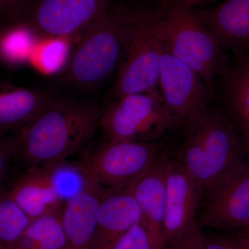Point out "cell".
<instances>
[{"instance_id":"cell-1","label":"cell","mask_w":249,"mask_h":249,"mask_svg":"<svg viewBox=\"0 0 249 249\" xmlns=\"http://www.w3.org/2000/svg\"><path fill=\"white\" fill-rule=\"evenodd\" d=\"M102 111L96 103L54 98L20 129L17 155L29 168L61 163L91 140Z\"/></svg>"},{"instance_id":"cell-2","label":"cell","mask_w":249,"mask_h":249,"mask_svg":"<svg viewBox=\"0 0 249 249\" xmlns=\"http://www.w3.org/2000/svg\"><path fill=\"white\" fill-rule=\"evenodd\" d=\"M184 127L178 162L208 193L244 163L242 145L231 121L219 108L209 106Z\"/></svg>"},{"instance_id":"cell-3","label":"cell","mask_w":249,"mask_h":249,"mask_svg":"<svg viewBox=\"0 0 249 249\" xmlns=\"http://www.w3.org/2000/svg\"><path fill=\"white\" fill-rule=\"evenodd\" d=\"M134 15L125 6L111 7L82 33L65 69L67 83L89 88L112 74L124 60Z\"/></svg>"},{"instance_id":"cell-4","label":"cell","mask_w":249,"mask_h":249,"mask_svg":"<svg viewBox=\"0 0 249 249\" xmlns=\"http://www.w3.org/2000/svg\"><path fill=\"white\" fill-rule=\"evenodd\" d=\"M153 24L163 51L191 67L214 91V79L225 76L232 62L200 16L174 3L154 14Z\"/></svg>"},{"instance_id":"cell-5","label":"cell","mask_w":249,"mask_h":249,"mask_svg":"<svg viewBox=\"0 0 249 249\" xmlns=\"http://www.w3.org/2000/svg\"><path fill=\"white\" fill-rule=\"evenodd\" d=\"M161 146L147 142H111L83 160L77 168L85 181L104 192L127 190L158 158Z\"/></svg>"},{"instance_id":"cell-6","label":"cell","mask_w":249,"mask_h":249,"mask_svg":"<svg viewBox=\"0 0 249 249\" xmlns=\"http://www.w3.org/2000/svg\"><path fill=\"white\" fill-rule=\"evenodd\" d=\"M103 110L100 127L111 142H146L174 125L161 95L156 89L116 98Z\"/></svg>"},{"instance_id":"cell-7","label":"cell","mask_w":249,"mask_h":249,"mask_svg":"<svg viewBox=\"0 0 249 249\" xmlns=\"http://www.w3.org/2000/svg\"><path fill=\"white\" fill-rule=\"evenodd\" d=\"M154 14L135 10L133 27L111 96L149 92L160 83L163 49L156 35Z\"/></svg>"},{"instance_id":"cell-8","label":"cell","mask_w":249,"mask_h":249,"mask_svg":"<svg viewBox=\"0 0 249 249\" xmlns=\"http://www.w3.org/2000/svg\"><path fill=\"white\" fill-rule=\"evenodd\" d=\"M159 85L174 125H185L196 119L214 98V91L194 70L163 49Z\"/></svg>"},{"instance_id":"cell-9","label":"cell","mask_w":249,"mask_h":249,"mask_svg":"<svg viewBox=\"0 0 249 249\" xmlns=\"http://www.w3.org/2000/svg\"><path fill=\"white\" fill-rule=\"evenodd\" d=\"M112 0H37L26 20L36 34L65 39L83 33L111 8Z\"/></svg>"},{"instance_id":"cell-10","label":"cell","mask_w":249,"mask_h":249,"mask_svg":"<svg viewBox=\"0 0 249 249\" xmlns=\"http://www.w3.org/2000/svg\"><path fill=\"white\" fill-rule=\"evenodd\" d=\"M204 193L183 165L170 161L167 179L163 239L166 249L200 233L196 213Z\"/></svg>"},{"instance_id":"cell-11","label":"cell","mask_w":249,"mask_h":249,"mask_svg":"<svg viewBox=\"0 0 249 249\" xmlns=\"http://www.w3.org/2000/svg\"><path fill=\"white\" fill-rule=\"evenodd\" d=\"M200 224L213 229L249 225V163L245 162L208 192Z\"/></svg>"},{"instance_id":"cell-12","label":"cell","mask_w":249,"mask_h":249,"mask_svg":"<svg viewBox=\"0 0 249 249\" xmlns=\"http://www.w3.org/2000/svg\"><path fill=\"white\" fill-rule=\"evenodd\" d=\"M170 161L158 157L152 166L127 189L138 202L142 211V223L149 236L152 249H166L163 239V223Z\"/></svg>"},{"instance_id":"cell-13","label":"cell","mask_w":249,"mask_h":249,"mask_svg":"<svg viewBox=\"0 0 249 249\" xmlns=\"http://www.w3.org/2000/svg\"><path fill=\"white\" fill-rule=\"evenodd\" d=\"M53 169L54 165L29 168L9 191L31 222L63 208L65 199L58 191Z\"/></svg>"},{"instance_id":"cell-14","label":"cell","mask_w":249,"mask_h":249,"mask_svg":"<svg viewBox=\"0 0 249 249\" xmlns=\"http://www.w3.org/2000/svg\"><path fill=\"white\" fill-rule=\"evenodd\" d=\"M85 182L81 191L67 199L62 208L64 249H93L98 208L104 191Z\"/></svg>"},{"instance_id":"cell-15","label":"cell","mask_w":249,"mask_h":249,"mask_svg":"<svg viewBox=\"0 0 249 249\" xmlns=\"http://www.w3.org/2000/svg\"><path fill=\"white\" fill-rule=\"evenodd\" d=\"M142 222V211L129 190L104 192L98 208L93 249H112L121 236Z\"/></svg>"},{"instance_id":"cell-16","label":"cell","mask_w":249,"mask_h":249,"mask_svg":"<svg viewBox=\"0 0 249 249\" xmlns=\"http://www.w3.org/2000/svg\"><path fill=\"white\" fill-rule=\"evenodd\" d=\"M201 19L224 52L235 59L249 55V0H225Z\"/></svg>"},{"instance_id":"cell-17","label":"cell","mask_w":249,"mask_h":249,"mask_svg":"<svg viewBox=\"0 0 249 249\" xmlns=\"http://www.w3.org/2000/svg\"><path fill=\"white\" fill-rule=\"evenodd\" d=\"M54 98L41 90L0 82V137L22 129Z\"/></svg>"},{"instance_id":"cell-18","label":"cell","mask_w":249,"mask_h":249,"mask_svg":"<svg viewBox=\"0 0 249 249\" xmlns=\"http://www.w3.org/2000/svg\"><path fill=\"white\" fill-rule=\"evenodd\" d=\"M223 96L237 124H249V59H235L222 78Z\"/></svg>"},{"instance_id":"cell-19","label":"cell","mask_w":249,"mask_h":249,"mask_svg":"<svg viewBox=\"0 0 249 249\" xmlns=\"http://www.w3.org/2000/svg\"><path fill=\"white\" fill-rule=\"evenodd\" d=\"M62 209L31 221L23 235L10 249H64Z\"/></svg>"},{"instance_id":"cell-20","label":"cell","mask_w":249,"mask_h":249,"mask_svg":"<svg viewBox=\"0 0 249 249\" xmlns=\"http://www.w3.org/2000/svg\"><path fill=\"white\" fill-rule=\"evenodd\" d=\"M36 35L26 22H16L0 29V62L16 67L30 61L37 47Z\"/></svg>"},{"instance_id":"cell-21","label":"cell","mask_w":249,"mask_h":249,"mask_svg":"<svg viewBox=\"0 0 249 249\" xmlns=\"http://www.w3.org/2000/svg\"><path fill=\"white\" fill-rule=\"evenodd\" d=\"M31 219L9 192L0 189V247L10 249L23 235Z\"/></svg>"},{"instance_id":"cell-22","label":"cell","mask_w":249,"mask_h":249,"mask_svg":"<svg viewBox=\"0 0 249 249\" xmlns=\"http://www.w3.org/2000/svg\"><path fill=\"white\" fill-rule=\"evenodd\" d=\"M52 42L41 47L39 55H34L31 59L33 60L39 58L37 61L40 62L41 67L48 71H55L61 66L67 53L65 39H52Z\"/></svg>"},{"instance_id":"cell-23","label":"cell","mask_w":249,"mask_h":249,"mask_svg":"<svg viewBox=\"0 0 249 249\" xmlns=\"http://www.w3.org/2000/svg\"><path fill=\"white\" fill-rule=\"evenodd\" d=\"M111 249H152V247L145 227L139 223L121 236Z\"/></svg>"},{"instance_id":"cell-24","label":"cell","mask_w":249,"mask_h":249,"mask_svg":"<svg viewBox=\"0 0 249 249\" xmlns=\"http://www.w3.org/2000/svg\"><path fill=\"white\" fill-rule=\"evenodd\" d=\"M15 155H17V138L10 139L0 137V186Z\"/></svg>"},{"instance_id":"cell-25","label":"cell","mask_w":249,"mask_h":249,"mask_svg":"<svg viewBox=\"0 0 249 249\" xmlns=\"http://www.w3.org/2000/svg\"><path fill=\"white\" fill-rule=\"evenodd\" d=\"M201 249H241L232 238L219 235L204 237Z\"/></svg>"},{"instance_id":"cell-26","label":"cell","mask_w":249,"mask_h":249,"mask_svg":"<svg viewBox=\"0 0 249 249\" xmlns=\"http://www.w3.org/2000/svg\"><path fill=\"white\" fill-rule=\"evenodd\" d=\"M28 0H0V15L17 19L25 8Z\"/></svg>"},{"instance_id":"cell-27","label":"cell","mask_w":249,"mask_h":249,"mask_svg":"<svg viewBox=\"0 0 249 249\" xmlns=\"http://www.w3.org/2000/svg\"><path fill=\"white\" fill-rule=\"evenodd\" d=\"M204 237L202 233H199L183 240L178 245L168 247L167 249H201Z\"/></svg>"},{"instance_id":"cell-28","label":"cell","mask_w":249,"mask_h":249,"mask_svg":"<svg viewBox=\"0 0 249 249\" xmlns=\"http://www.w3.org/2000/svg\"><path fill=\"white\" fill-rule=\"evenodd\" d=\"M232 239L241 249H249V225L242 229L235 238Z\"/></svg>"},{"instance_id":"cell-29","label":"cell","mask_w":249,"mask_h":249,"mask_svg":"<svg viewBox=\"0 0 249 249\" xmlns=\"http://www.w3.org/2000/svg\"><path fill=\"white\" fill-rule=\"evenodd\" d=\"M175 3L184 6V7L191 9L193 6L196 4H201L205 1H211V0H174Z\"/></svg>"},{"instance_id":"cell-30","label":"cell","mask_w":249,"mask_h":249,"mask_svg":"<svg viewBox=\"0 0 249 249\" xmlns=\"http://www.w3.org/2000/svg\"><path fill=\"white\" fill-rule=\"evenodd\" d=\"M245 145L249 150V124H239Z\"/></svg>"},{"instance_id":"cell-31","label":"cell","mask_w":249,"mask_h":249,"mask_svg":"<svg viewBox=\"0 0 249 249\" xmlns=\"http://www.w3.org/2000/svg\"><path fill=\"white\" fill-rule=\"evenodd\" d=\"M244 57H246V58L249 59V55H246V56H244Z\"/></svg>"},{"instance_id":"cell-32","label":"cell","mask_w":249,"mask_h":249,"mask_svg":"<svg viewBox=\"0 0 249 249\" xmlns=\"http://www.w3.org/2000/svg\"><path fill=\"white\" fill-rule=\"evenodd\" d=\"M0 249H8L4 248V247H0Z\"/></svg>"}]
</instances>
